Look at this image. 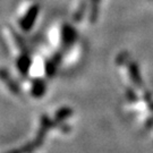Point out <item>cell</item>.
I'll return each instance as SVG.
<instances>
[{
	"label": "cell",
	"mask_w": 153,
	"mask_h": 153,
	"mask_svg": "<svg viewBox=\"0 0 153 153\" xmlns=\"http://www.w3.org/2000/svg\"><path fill=\"white\" fill-rule=\"evenodd\" d=\"M76 39V32L69 25L64 26V31H62V41L65 45H69V44Z\"/></svg>",
	"instance_id": "6da1fadb"
},
{
	"label": "cell",
	"mask_w": 153,
	"mask_h": 153,
	"mask_svg": "<svg viewBox=\"0 0 153 153\" xmlns=\"http://www.w3.org/2000/svg\"><path fill=\"white\" fill-rule=\"evenodd\" d=\"M36 15H38V7H36V6H34L32 9L30 10L27 16L24 18V22L22 23V26H23L24 30H28V28L32 26L33 23H34V19H35V17H36Z\"/></svg>",
	"instance_id": "7a4b0ae2"
},
{
	"label": "cell",
	"mask_w": 153,
	"mask_h": 153,
	"mask_svg": "<svg viewBox=\"0 0 153 153\" xmlns=\"http://www.w3.org/2000/svg\"><path fill=\"white\" fill-rule=\"evenodd\" d=\"M0 78H1V79H4V81L7 83L8 88H10L13 92H15V93L18 92V88H17L16 84L14 83V81H13V79H10V78L8 77V75H7V73H6L5 71H0Z\"/></svg>",
	"instance_id": "3957f363"
},
{
	"label": "cell",
	"mask_w": 153,
	"mask_h": 153,
	"mask_svg": "<svg viewBox=\"0 0 153 153\" xmlns=\"http://www.w3.org/2000/svg\"><path fill=\"white\" fill-rule=\"evenodd\" d=\"M44 83L42 81H36V82L34 83V85H33V88H32V92H33V95L34 97H41L44 92Z\"/></svg>",
	"instance_id": "277c9868"
},
{
	"label": "cell",
	"mask_w": 153,
	"mask_h": 153,
	"mask_svg": "<svg viewBox=\"0 0 153 153\" xmlns=\"http://www.w3.org/2000/svg\"><path fill=\"white\" fill-rule=\"evenodd\" d=\"M128 66H129V69H131V78H133V81L136 83V84H141V77H140V71H138L137 66L135 65L134 62H131Z\"/></svg>",
	"instance_id": "5b68a950"
},
{
	"label": "cell",
	"mask_w": 153,
	"mask_h": 153,
	"mask_svg": "<svg viewBox=\"0 0 153 153\" xmlns=\"http://www.w3.org/2000/svg\"><path fill=\"white\" fill-rule=\"evenodd\" d=\"M86 7H88V2H86V1L81 2L78 9H77L76 13H75V15H74V19H75L76 22H79V21L82 19V16H83V14H84V11H85V9H86Z\"/></svg>",
	"instance_id": "8992f818"
},
{
	"label": "cell",
	"mask_w": 153,
	"mask_h": 153,
	"mask_svg": "<svg viewBox=\"0 0 153 153\" xmlns=\"http://www.w3.org/2000/svg\"><path fill=\"white\" fill-rule=\"evenodd\" d=\"M100 0H92V8H91V13H90V21L91 22H94L97 19V16H98V4Z\"/></svg>",
	"instance_id": "52a82bcc"
},
{
	"label": "cell",
	"mask_w": 153,
	"mask_h": 153,
	"mask_svg": "<svg viewBox=\"0 0 153 153\" xmlns=\"http://www.w3.org/2000/svg\"><path fill=\"white\" fill-rule=\"evenodd\" d=\"M30 64H31L30 59H27L26 57H23L22 59H21V61H19V64H18V66H19V69L25 73V71H27Z\"/></svg>",
	"instance_id": "ba28073f"
},
{
	"label": "cell",
	"mask_w": 153,
	"mask_h": 153,
	"mask_svg": "<svg viewBox=\"0 0 153 153\" xmlns=\"http://www.w3.org/2000/svg\"><path fill=\"white\" fill-rule=\"evenodd\" d=\"M55 71H56V65H55V64H52L51 61L47 62V68H45L47 74H48L49 76H52V75L55 74Z\"/></svg>",
	"instance_id": "9c48e42d"
}]
</instances>
